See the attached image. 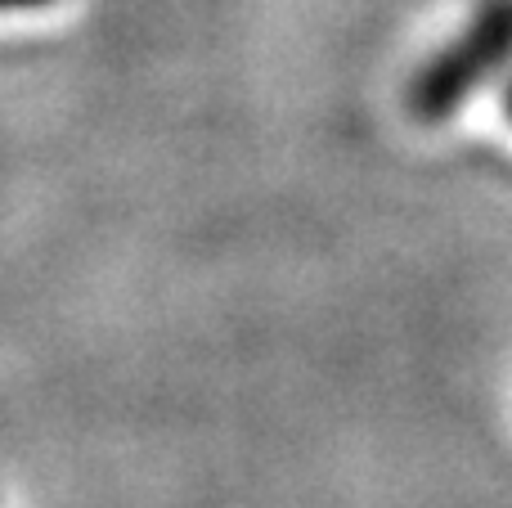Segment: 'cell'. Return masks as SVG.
Instances as JSON below:
<instances>
[{"label": "cell", "mask_w": 512, "mask_h": 508, "mask_svg": "<svg viewBox=\"0 0 512 508\" xmlns=\"http://www.w3.org/2000/svg\"><path fill=\"white\" fill-rule=\"evenodd\" d=\"M512 59V0H481L472 18L445 41L405 90V108L418 122H445L459 104Z\"/></svg>", "instance_id": "obj_1"}, {"label": "cell", "mask_w": 512, "mask_h": 508, "mask_svg": "<svg viewBox=\"0 0 512 508\" xmlns=\"http://www.w3.org/2000/svg\"><path fill=\"white\" fill-rule=\"evenodd\" d=\"M45 5H54V0H0V14H32Z\"/></svg>", "instance_id": "obj_2"}, {"label": "cell", "mask_w": 512, "mask_h": 508, "mask_svg": "<svg viewBox=\"0 0 512 508\" xmlns=\"http://www.w3.org/2000/svg\"><path fill=\"white\" fill-rule=\"evenodd\" d=\"M504 113H508V122H512V86L504 90Z\"/></svg>", "instance_id": "obj_3"}]
</instances>
